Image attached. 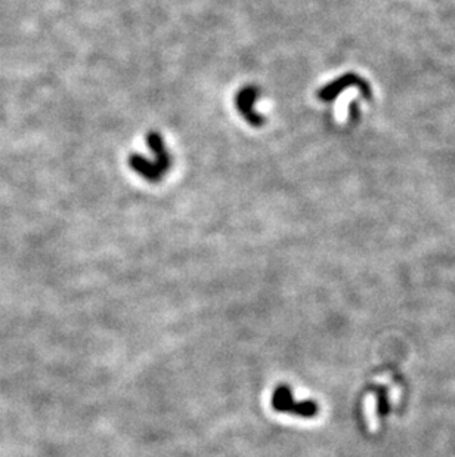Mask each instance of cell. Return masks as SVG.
<instances>
[{
	"instance_id": "obj_1",
	"label": "cell",
	"mask_w": 455,
	"mask_h": 457,
	"mask_svg": "<svg viewBox=\"0 0 455 457\" xmlns=\"http://www.w3.org/2000/svg\"><path fill=\"white\" fill-rule=\"evenodd\" d=\"M146 141H148V147H150L151 151L154 153L155 157L154 162H148L145 157L139 154H132L129 157V166L144 179L150 182H158L162 181L164 174L170 169V156L166 150L160 133L151 132L148 135Z\"/></svg>"
},
{
	"instance_id": "obj_2",
	"label": "cell",
	"mask_w": 455,
	"mask_h": 457,
	"mask_svg": "<svg viewBox=\"0 0 455 457\" xmlns=\"http://www.w3.org/2000/svg\"><path fill=\"white\" fill-rule=\"evenodd\" d=\"M272 406L278 411H291L299 416H314L316 413V406L311 401H303L295 404L291 398L289 386H278L275 394L272 395Z\"/></svg>"
},
{
	"instance_id": "obj_3",
	"label": "cell",
	"mask_w": 455,
	"mask_h": 457,
	"mask_svg": "<svg viewBox=\"0 0 455 457\" xmlns=\"http://www.w3.org/2000/svg\"><path fill=\"white\" fill-rule=\"evenodd\" d=\"M257 97H259V89L255 86H247L241 89L235 97L237 110L240 111L241 116L250 124H253V126H261V124L265 123V119L253 110L255 101L257 99Z\"/></svg>"
}]
</instances>
